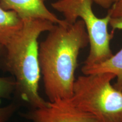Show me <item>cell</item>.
Segmentation results:
<instances>
[{"mask_svg":"<svg viewBox=\"0 0 122 122\" xmlns=\"http://www.w3.org/2000/svg\"><path fill=\"white\" fill-rule=\"evenodd\" d=\"M115 75L98 72L79 76L71 100L97 122H122V93L111 84Z\"/></svg>","mask_w":122,"mask_h":122,"instance_id":"cell-3","label":"cell"},{"mask_svg":"<svg viewBox=\"0 0 122 122\" xmlns=\"http://www.w3.org/2000/svg\"><path fill=\"white\" fill-rule=\"evenodd\" d=\"M107 13L110 14L111 18H122V0L114 2Z\"/></svg>","mask_w":122,"mask_h":122,"instance_id":"cell-11","label":"cell"},{"mask_svg":"<svg viewBox=\"0 0 122 122\" xmlns=\"http://www.w3.org/2000/svg\"><path fill=\"white\" fill-rule=\"evenodd\" d=\"M92 1L100 6L106 9H109L114 4V0H92Z\"/></svg>","mask_w":122,"mask_h":122,"instance_id":"cell-12","label":"cell"},{"mask_svg":"<svg viewBox=\"0 0 122 122\" xmlns=\"http://www.w3.org/2000/svg\"><path fill=\"white\" fill-rule=\"evenodd\" d=\"M89 44L81 19L54 24L39 47V59L48 101L71 98L80 50Z\"/></svg>","mask_w":122,"mask_h":122,"instance_id":"cell-1","label":"cell"},{"mask_svg":"<svg viewBox=\"0 0 122 122\" xmlns=\"http://www.w3.org/2000/svg\"><path fill=\"white\" fill-rule=\"evenodd\" d=\"M16 90L13 77H0V104L2 99L9 98Z\"/></svg>","mask_w":122,"mask_h":122,"instance_id":"cell-9","label":"cell"},{"mask_svg":"<svg viewBox=\"0 0 122 122\" xmlns=\"http://www.w3.org/2000/svg\"><path fill=\"white\" fill-rule=\"evenodd\" d=\"M22 20L15 12L0 6V44L5 46L22 25Z\"/></svg>","mask_w":122,"mask_h":122,"instance_id":"cell-8","label":"cell"},{"mask_svg":"<svg viewBox=\"0 0 122 122\" xmlns=\"http://www.w3.org/2000/svg\"><path fill=\"white\" fill-rule=\"evenodd\" d=\"M46 0H0V6L4 10L15 12L21 19H41L54 24H63L64 19H59L46 6Z\"/></svg>","mask_w":122,"mask_h":122,"instance_id":"cell-6","label":"cell"},{"mask_svg":"<svg viewBox=\"0 0 122 122\" xmlns=\"http://www.w3.org/2000/svg\"><path fill=\"white\" fill-rule=\"evenodd\" d=\"M22 20V26L5 46L4 66L14 79L15 91L20 98L33 108L41 107L48 101L39 92L41 72L38 39L54 24L41 19Z\"/></svg>","mask_w":122,"mask_h":122,"instance_id":"cell-2","label":"cell"},{"mask_svg":"<svg viewBox=\"0 0 122 122\" xmlns=\"http://www.w3.org/2000/svg\"><path fill=\"white\" fill-rule=\"evenodd\" d=\"M119 1V0H114V3L115 2H117V1Z\"/></svg>","mask_w":122,"mask_h":122,"instance_id":"cell-14","label":"cell"},{"mask_svg":"<svg viewBox=\"0 0 122 122\" xmlns=\"http://www.w3.org/2000/svg\"><path fill=\"white\" fill-rule=\"evenodd\" d=\"M5 52V46L2 44H0V56H2Z\"/></svg>","mask_w":122,"mask_h":122,"instance_id":"cell-13","label":"cell"},{"mask_svg":"<svg viewBox=\"0 0 122 122\" xmlns=\"http://www.w3.org/2000/svg\"><path fill=\"white\" fill-rule=\"evenodd\" d=\"M16 106L11 104L0 107V122H6L9 119L15 111Z\"/></svg>","mask_w":122,"mask_h":122,"instance_id":"cell-10","label":"cell"},{"mask_svg":"<svg viewBox=\"0 0 122 122\" xmlns=\"http://www.w3.org/2000/svg\"><path fill=\"white\" fill-rule=\"evenodd\" d=\"M92 0H58L51 6L63 15L64 20L73 24L80 18L87 32L90 49L84 67L101 63L112 56L110 41L114 31L109 33L108 25L111 19L109 13L104 18L96 16L92 9Z\"/></svg>","mask_w":122,"mask_h":122,"instance_id":"cell-4","label":"cell"},{"mask_svg":"<svg viewBox=\"0 0 122 122\" xmlns=\"http://www.w3.org/2000/svg\"><path fill=\"white\" fill-rule=\"evenodd\" d=\"M109 24L112 30H122V18H111ZM83 74H91L98 72H110L114 74L117 78L116 83L113 86L122 93V48L118 53L113 54L109 59L98 64L81 68Z\"/></svg>","mask_w":122,"mask_h":122,"instance_id":"cell-7","label":"cell"},{"mask_svg":"<svg viewBox=\"0 0 122 122\" xmlns=\"http://www.w3.org/2000/svg\"><path fill=\"white\" fill-rule=\"evenodd\" d=\"M28 122H97L93 117L79 109L71 98L48 101L24 115Z\"/></svg>","mask_w":122,"mask_h":122,"instance_id":"cell-5","label":"cell"}]
</instances>
